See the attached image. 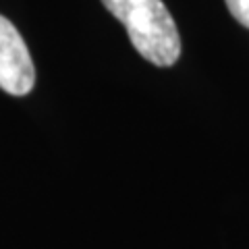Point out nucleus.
<instances>
[{"label": "nucleus", "mask_w": 249, "mask_h": 249, "mask_svg": "<svg viewBox=\"0 0 249 249\" xmlns=\"http://www.w3.org/2000/svg\"><path fill=\"white\" fill-rule=\"evenodd\" d=\"M36 85L34 60L17 27L0 15V89L27 96Z\"/></svg>", "instance_id": "obj_2"}, {"label": "nucleus", "mask_w": 249, "mask_h": 249, "mask_svg": "<svg viewBox=\"0 0 249 249\" xmlns=\"http://www.w3.org/2000/svg\"><path fill=\"white\" fill-rule=\"evenodd\" d=\"M129 34L133 48L156 67H173L181 56V36L162 0H102Z\"/></svg>", "instance_id": "obj_1"}, {"label": "nucleus", "mask_w": 249, "mask_h": 249, "mask_svg": "<svg viewBox=\"0 0 249 249\" xmlns=\"http://www.w3.org/2000/svg\"><path fill=\"white\" fill-rule=\"evenodd\" d=\"M229 6V13L241 25L249 29V0H224Z\"/></svg>", "instance_id": "obj_3"}]
</instances>
